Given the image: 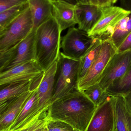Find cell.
<instances>
[{"label":"cell","instance_id":"1","mask_svg":"<svg viewBox=\"0 0 131 131\" xmlns=\"http://www.w3.org/2000/svg\"><path fill=\"white\" fill-rule=\"evenodd\" d=\"M97 107L82 91L77 90L51 104V120L64 122L78 131H85Z\"/></svg>","mask_w":131,"mask_h":131},{"label":"cell","instance_id":"2","mask_svg":"<svg viewBox=\"0 0 131 131\" xmlns=\"http://www.w3.org/2000/svg\"><path fill=\"white\" fill-rule=\"evenodd\" d=\"M62 32L54 17L40 25L35 30V60L44 71L49 68L58 59Z\"/></svg>","mask_w":131,"mask_h":131},{"label":"cell","instance_id":"3","mask_svg":"<svg viewBox=\"0 0 131 131\" xmlns=\"http://www.w3.org/2000/svg\"><path fill=\"white\" fill-rule=\"evenodd\" d=\"M80 60L72 59L61 52L57 60V69L52 103L57 99L78 90V71Z\"/></svg>","mask_w":131,"mask_h":131},{"label":"cell","instance_id":"4","mask_svg":"<svg viewBox=\"0 0 131 131\" xmlns=\"http://www.w3.org/2000/svg\"><path fill=\"white\" fill-rule=\"evenodd\" d=\"M33 27L32 14L29 7L0 31V53L23 40L31 33Z\"/></svg>","mask_w":131,"mask_h":131},{"label":"cell","instance_id":"5","mask_svg":"<svg viewBox=\"0 0 131 131\" xmlns=\"http://www.w3.org/2000/svg\"><path fill=\"white\" fill-rule=\"evenodd\" d=\"M35 30H32L20 43L6 51L0 53V73L12 68L35 60Z\"/></svg>","mask_w":131,"mask_h":131},{"label":"cell","instance_id":"6","mask_svg":"<svg viewBox=\"0 0 131 131\" xmlns=\"http://www.w3.org/2000/svg\"><path fill=\"white\" fill-rule=\"evenodd\" d=\"M95 40L87 32L78 28L72 27L62 38V53L69 58L80 60L90 48Z\"/></svg>","mask_w":131,"mask_h":131},{"label":"cell","instance_id":"7","mask_svg":"<svg viewBox=\"0 0 131 131\" xmlns=\"http://www.w3.org/2000/svg\"><path fill=\"white\" fill-rule=\"evenodd\" d=\"M102 10L100 19L88 34L93 37L104 41L110 38L118 23L129 14L131 10L111 5L102 7Z\"/></svg>","mask_w":131,"mask_h":131},{"label":"cell","instance_id":"8","mask_svg":"<svg viewBox=\"0 0 131 131\" xmlns=\"http://www.w3.org/2000/svg\"><path fill=\"white\" fill-rule=\"evenodd\" d=\"M117 52V48L110 39L104 40L99 54L85 76L79 82L78 89L84 91L98 83L103 72Z\"/></svg>","mask_w":131,"mask_h":131},{"label":"cell","instance_id":"9","mask_svg":"<svg viewBox=\"0 0 131 131\" xmlns=\"http://www.w3.org/2000/svg\"><path fill=\"white\" fill-rule=\"evenodd\" d=\"M131 66V50L117 53L103 72L98 84L106 91L115 82L125 75Z\"/></svg>","mask_w":131,"mask_h":131},{"label":"cell","instance_id":"10","mask_svg":"<svg viewBox=\"0 0 131 131\" xmlns=\"http://www.w3.org/2000/svg\"><path fill=\"white\" fill-rule=\"evenodd\" d=\"M115 98L110 96L97 107L85 131H114Z\"/></svg>","mask_w":131,"mask_h":131},{"label":"cell","instance_id":"11","mask_svg":"<svg viewBox=\"0 0 131 131\" xmlns=\"http://www.w3.org/2000/svg\"><path fill=\"white\" fill-rule=\"evenodd\" d=\"M44 70L35 60L16 66L0 73V85L23 81H32Z\"/></svg>","mask_w":131,"mask_h":131},{"label":"cell","instance_id":"12","mask_svg":"<svg viewBox=\"0 0 131 131\" xmlns=\"http://www.w3.org/2000/svg\"><path fill=\"white\" fill-rule=\"evenodd\" d=\"M57 69V61L49 68L44 71L37 86L39 102L38 112L48 110L51 104Z\"/></svg>","mask_w":131,"mask_h":131},{"label":"cell","instance_id":"13","mask_svg":"<svg viewBox=\"0 0 131 131\" xmlns=\"http://www.w3.org/2000/svg\"><path fill=\"white\" fill-rule=\"evenodd\" d=\"M32 91L0 104V131H8L21 111Z\"/></svg>","mask_w":131,"mask_h":131},{"label":"cell","instance_id":"14","mask_svg":"<svg viewBox=\"0 0 131 131\" xmlns=\"http://www.w3.org/2000/svg\"><path fill=\"white\" fill-rule=\"evenodd\" d=\"M76 14L78 28L88 33L100 19L102 14V7L95 5L77 3Z\"/></svg>","mask_w":131,"mask_h":131},{"label":"cell","instance_id":"15","mask_svg":"<svg viewBox=\"0 0 131 131\" xmlns=\"http://www.w3.org/2000/svg\"><path fill=\"white\" fill-rule=\"evenodd\" d=\"M52 4L53 17L62 32L77 24L76 4L62 0H52Z\"/></svg>","mask_w":131,"mask_h":131},{"label":"cell","instance_id":"16","mask_svg":"<svg viewBox=\"0 0 131 131\" xmlns=\"http://www.w3.org/2000/svg\"><path fill=\"white\" fill-rule=\"evenodd\" d=\"M32 14L33 27L36 30L41 25L53 17L52 0H28Z\"/></svg>","mask_w":131,"mask_h":131},{"label":"cell","instance_id":"17","mask_svg":"<svg viewBox=\"0 0 131 131\" xmlns=\"http://www.w3.org/2000/svg\"><path fill=\"white\" fill-rule=\"evenodd\" d=\"M115 98V122L114 130L131 131V113L127 107L123 95Z\"/></svg>","mask_w":131,"mask_h":131},{"label":"cell","instance_id":"18","mask_svg":"<svg viewBox=\"0 0 131 131\" xmlns=\"http://www.w3.org/2000/svg\"><path fill=\"white\" fill-rule=\"evenodd\" d=\"M32 81L16 82L1 86L0 104L11 101L30 91Z\"/></svg>","mask_w":131,"mask_h":131},{"label":"cell","instance_id":"19","mask_svg":"<svg viewBox=\"0 0 131 131\" xmlns=\"http://www.w3.org/2000/svg\"><path fill=\"white\" fill-rule=\"evenodd\" d=\"M104 41L95 38L90 48L80 60L78 71L79 82L85 76L99 54Z\"/></svg>","mask_w":131,"mask_h":131},{"label":"cell","instance_id":"20","mask_svg":"<svg viewBox=\"0 0 131 131\" xmlns=\"http://www.w3.org/2000/svg\"><path fill=\"white\" fill-rule=\"evenodd\" d=\"M131 32V10L130 14L118 23L110 39L117 49Z\"/></svg>","mask_w":131,"mask_h":131},{"label":"cell","instance_id":"21","mask_svg":"<svg viewBox=\"0 0 131 131\" xmlns=\"http://www.w3.org/2000/svg\"><path fill=\"white\" fill-rule=\"evenodd\" d=\"M110 96L124 95L131 92V66L127 74L119 80L115 82L106 90Z\"/></svg>","mask_w":131,"mask_h":131},{"label":"cell","instance_id":"22","mask_svg":"<svg viewBox=\"0 0 131 131\" xmlns=\"http://www.w3.org/2000/svg\"><path fill=\"white\" fill-rule=\"evenodd\" d=\"M29 7L27 2L0 12V31Z\"/></svg>","mask_w":131,"mask_h":131},{"label":"cell","instance_id":"23","mask_svg":"<svg viewBox=\"0 0 131 131\" xmlns=\"http://www.w3.org/2000/svg\"><path fill=\"white\" fill-rule=\"evenodd\" d=\"M82 91L97 107L110 96L98 83L90 86Z\"/></svg>","mask_w":131,"mask_h":131},{"label":"cell","instance_id":"24","mask_svg":"<svg viewBox=\"0 0 131 131\" xmlns=\"http://www.w3.org/2000/svg\"><path fill=\"white\" fill-rule=\"evenodd\" d=\"M50 119H51L48 116V112H47L33 121L21 128L14 131H34L39 128L45 125Z\"/></svg>","mask_w":131,"mask_h":131},{"label":"cell","instance_id":"25","mask_svg":"<svg viewBox=\"0 0 131 131\" xmlns=\"http://www.w3.org/2000/svg\"><path fill=\"white\" fill-rule=\"evenodd\" d=\"M46 127L48 131H78L64 122L51 119L47 122Z\"/></svg>","mask_w":131,"mask_h":131},{"label":"cell","instance_id":"26","mask_svg":"<svg viewBox=\"0 0 131 131\" xmlns=\"http://www.w3.org/2000/svg\"><path fill=\"white\" fill-rule=\"evenodd\" d=\"M28 2V0H0V12Z\"/></svg>","mask_w":131,"mask_h":131},{"label":"cell","instance_id":"27","mask_svg":"<svg viewBox=\"0 0 131 131\" xmlns=\"http://www.w3.org/2000/svg\"><path fill=\"white\" fill-rule=\"evenodd\" d=\"M131 50V32L117 49V53H123Z\"/></svg>","mask_w":131,"mask_h":131},{"label":"cell","instance_id":"28","mask_svg":"<svg viewBox=\"0 0 131 131\" xmlns=\"http://www.w3.org/2000/svg\"><path fill=\"white\" fill-rule=\"evenodd\" d=\"M123 96L126 105L131 113V92Z\"/></svg>","mask_w":131,"mask_h":131},{"label":"cell","instance_id":"29","mask_svg":"<svg viewBox=\"0 0 131 131\" xmlns=\"http://www.w3.org/2000/svg\"><path fill=\"white\" fill-rule=\"evenodd\" d=\"M99 6L101 7H107L112 5L111 0H97Z\"/></svg>","mask_w":131,"mask_h":131},{"label":"cell","instance_id":"30","mask_svg":"<svg viewBox=\"0 0 131 131\" xmlns=\"http://www.w3.org/2000/svg\"><path fill=\"white\" fill-rule=\"evenodd\" d=\"M83 3L98 5L97 0H84Z\"/></svg>","mask_w":131,"mask_h":131},{"label":"cell","instance_id":"31","mask_svg":"<svg viewBox=\"0 0 131 131\" xmlns=\"http://www.w3.org/2000/svg\"><path fill=\"white\" fill-rule=\"evenodd\" d=\"M123 2L126 6L131 8V0H123Z\"/></svg>","mask_w":131,"mask_h":131},{"label":"cell","instance_id":"32","mask_svg":"<svg viewBox=\"0 0 131 131\" xmlns=\"http://www.w3.org/2000/svg\"><path fill=\"white\" fill-rule=\"evenodd\" d=\"M62 1H66L68 2H70V3H72L73 4H76L77 3L76 0H62Z\"/></svg>","mask_w":131,"mask_h":131},{"label":"cell","instance_id":"33","mask_svg":"<svg viewBox=\"0 0 131 131\" xmlns=\"http://www.w3.org/2000/svg\"><path fill=\"white\" fill-rule=\"evenodd\" d=\"M46 124L44 126H42V127H41L37 129V130H35L34 131H43L44 130V128L46 126Z\"/></svg>","mask_w":131,"mask_h":131},{"label":"cell","instance_id":"34","mask_svg":"<svg viewBox=\"0 0 131 131\" xmlns=\"http://www.w3.org/2000/svg\"><path fill=\"white\" fill-rule=\"evenodd\" d=\"M118 1V0H111L112 3V4H114L116 3V2H117Z\"/></svg>","mask_w":131,"mask_h":131},{"label":"cell","instance_id":"35","mask_svg":"<svg viewBox=\"0 0 131 131\" xmlns=\"http://www.w3.org/2000/svg\"><path fill=\"white\" fill-rule=\"evenodd\" d=\"M77 1V3H84V0H76Z\"/></svg>","mask_w":131,"mask_h":131},{"label":"cell","instance_id":"36","mask_svg":"<svg viewBox=\"0 0 131 131\" xmlns=\"http://www.w3.org/2000/svg\"><path fill=\"white\" fill-rule=\"evenodd\" d=\"M43 131H48V129L47 128V127H46V126L44 128Z\"/></svg>","mask_w":131,"mask_h":131},{"label":"cell","instance_id":"37","mask_svg":"<svg viewBox=\"0 0 131 131\" xmlns=\"http://www.w3.org/2000/svg\"><path fill=\"white\" fill-rule=\"evenodd\" d=\"M114 131H115V130H114Z\"/></svg>","mask_w":131,"mask_h":131}]
</instances>
